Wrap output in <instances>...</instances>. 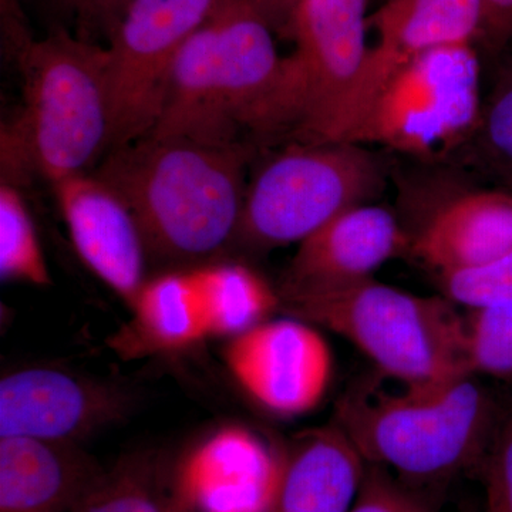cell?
Wrapping results in <instances>:
<instances>
[{"label":"cell","mask_w":512,"mask_h":512,"mask_svg":"<svg viewBox=\"0 0 512 512\" xmlns=\"http://www.w3.org/2000/svg\"><path fill=\"white\" fill-rule=\"evenodd\" d=\"M464 376L407 384L377 372L346 389L336 404L339 427L369 464L392 468L413 484H439L483 463L504 417L497 400Z\"/></svg>","instance_id":"7a4b0ae2"},{"label":"cell","mask_w":512,"mask_h":512,"mask_svg":"<svg viewBox=\"0 0 512 512\" xmlns=\"http://www.w3.org/2000/svg\"><path fill=\"white\" fill-rule=\"evenodd\" d=\"M281 308L349 340L377 372L397 382L431 384L473 376L466 319L444 296L413 295L372 278L281 299Z\"/></svg>","instance_id":"5b68a950"},{"label":"cell","mask_w":512,"mask_h":512,"mask_svg":"<svg viewBox=\"0 0 512 512\" xmlns=\"http://www.w3.org/2000/svg\"><path fill=\"white\" fill-rule=\"evenodd\" d=\"M222 356L239 387L276 416L312 412L332 382L329 343L318 326L291 315L228 339Z\"/></svg>","instance_id":"30bf717a"},{"label":"cell","mask_w":512,"mask_h":512,"mask_svg":"<svg viewBox=\"0 0 512 512\" xmlns=\"http://www.w3.org/2000/svg\"><path fill=\"white\" fill-rule=\"evenodd\" d=\"M282 473L275 450L245 427L215 431L184 458L173 495L190 512H268Z\"/></svg>","instance_id":"9a60e30c"},{"label":"cell","mask_w":512,"mask_h":512,"mask_svg":"<svg viewBox=\"0 0 512 512\" xmlns=\"http://www.w3.org/2000/svg\"><path fill=\"white\" fill-rule=\"evenodd\" d=\"M128 410L120 387L56 367H23L0 382V437L79 444Z\"/></svg>","instance_id":"8fae6325"},{"label":"cell","mask_w":512,"mask_h":512,"mask_svg":"<svg viewBox=\"0 0 512 512\" xmlns=\"http://www.w3.org/2000/svg\"><path fill=\"white\" fill-rule=\"evenodd\" d=\"M190 272L208 338H235L281 308L278 289L251 266L220 259Z\"/></svg>","instance_id":"ffe728a7"},{"label":"cell","mask_w":512,"mask_h":512,"mask_svg":"<svg viewBox=\"0 0 512 512\" xmlns=\"http://www.w3.org/2000/svg\"><path fill=\"white\" fill-rule=\"evenodd\" d=\"M483 114L471 43L436 47L397 70L345 143L439 160L471 143Z\"/></svg>","instance_id":"ba28073f"},{"label":"cell","mask_w":512,"mask_h":512,"mask_svg":"<svg viewBox=\"0 0 512 512\" xmlns=\"http://www.w3.org/2000/svg\"><path fill=\"white\" fill-rule=\"evenodd\" d=\"M369 0H302L274 90L252 141L335 143L340 117L365 66Z\"/></svg>","instance_id":"8992f818"},{"label":"cell","mask_w":512,"mask_h":512,"mask_svg":"<svg viewBox=\"0 0 512 512\" xmlns=\"http://www.w3.org/2000/svg\"><path fill=\"white\" fill-rule=\"evenodd\" d=\"M480 5L481 33L501 45L512 33V0H480Z\"/></svg>","instance_id":"f1b7e54d"},{"label":"cell","mask_w":512,"mask_h":512,"mask_svg":"<svg viewBox=\"0 0 512 512\" xmlns=\"http://www.w3.org/2000/svg\"><path fill=\"white\" fill-rule=\"evenodd\" d=\"M384 167L355 143H288L268 157L247 185L237 244L266 252L291 244L382 190Z\"/></svg>","instance_id":"52a82bcc"},{"label":"cell","mask_w":512,"mask_h":512,"mask_svg":"<svg viewBox=\"0 0 512 512\" xmlns=\"http://www.w3.org/2000/svg\"><path fill=\"white\" fill-rule=\"evenodd\" d=\"M153 458L133 454L104 470L70 512H170Z\"/></svg>","instance_id":"44dd1931"},{"label":"cell","mask_w":512,"mask_h":512,"mask_svg":"<svg viewBox=\"0 0 512 512\" xmlns=\"http://www.w3.org/2000/svg\"><path fill=\"white\" fill-rule=\"evenodd\" d=\"M444 298L471 311L512 305V252L483 264L440 272Z\"/></svg>","instance_id":"603a6c76"},{"label":"cell","mask_w":512,"mask_h":512,"mask_svg":"<svg viewBox=\"0 0 512 512\" xmlns=\"http://www.w3.org/2000/svg\"><path fill=\"white\" fill-rule=\"evenodd\" d=\"M23 109L2 136L3 177L42 175L50 184L92 173L111 144L107 46L69 30L15 47Z\"/></svg>","instance_id":"3957f363"},{"label":"cell","mask_w":512,"mask_h":512,"mask_svg":"<svg viewBox=\"0 0 512 512\" xmlns=\"http://www.w3.org/2000/svg\"><path fill=\"white\" fill-rule=\"evenodd\" d=\"M0 276L35 286L52 284L35 222L18 185H0Z\"/></svg>","instance_id":"7402d4cb"},{"label":"cell","mask_w":512,"mask_h":512,"mask_svg":"<svg viewBox=\"0 0 512 512\" xmlns=\"http://www.w3.org/2000/svg\"><path fill=\"white\" fill-rule=\"evenodd\" d=\"M130 311L109 342L127 359L180 352L208 338L190 268L147 279Z\"/></svg>","instance_id":"d6986e66"},{"label":"cell","mask_w":512,"mask_h":512,"mask_svg":"<svg viewBox=\"0 0 512 512\" xmlns=\"http://www.w3.org/2000/svg\"><path fill=\"white\" fill-rule=\"evenodd\" d=\"M63 19L73 23V35L90 40V32H104L107 39L123 19L133 0H46ZM93 42V40H92Z\"/></svg>","instance_id":"83f0119b"},{"label":"cell","mask_w":512,"mask_h":512,"mask_svg":"<svg viewBox=\"0 0 512 512\" xmlns=\"http://www.w3.org/2000/svg\"><path fill=\"white\" fill-rule=\"evenodd\" d=\"M367 461L336 424L302 431L282 448V473L268 512H350Z\"/></svg>","instance_id":"e0dca14e"},{"label":"cell","mask_w":512,"mask_h":512,"mask_svg":"<svg viewBox=\"0 0 512 512\" xmlns=\"http://www.w3.org/2000/svg\"><path fill=\"white\" fill-rule=\"evenodd\" d=\"M247 2L272 32L288 37L293 16L302 0H247Z\"/></svg>","instance_id":"f546056e"},{"label":"cell","mask_w":512,"mask_h":512,"mask_svg":"<svg viewBox=\"0 0 512 512\" xmlns=\"http://www.w3.org/2000/svg\"><path fill=\"white\" fill-rule=\"evenodd\" d=\"M232 0H133L110 36V150L147 136L163 106L175 59ZM109 150V151H110ZM107 151V153H109Z\"/></svg>","instance_id":"9c48e42d"},{"label":"cell","mask_w":512,"mask_h":512,"mask_svg":"<svg viewBox=\"0 0 512 512\" xmlns=\"http://www.w3.org/2000/svg\"><path fill=\"white\" fill-rule=\"evenodd\" d=\"M409 251L437 274L510 254L512 194L470 190L444 198L410 237Z\"/></svg>","instance_id":"2e32d148"},{"label":"cell","mask_w":512,"mask_h":512,"mask_svg":"<svg viewBox=\"0 0 512 512\" xmlns=\"http://www.w3.org/2000/svg\"><path fill=\"white\" fill-rule=\"evenodd\" d=\"M407 249L410 234L394 212L370 202L356 205L298 244L279 296L292 298L367 281Z\"/></svg>","instance_id":"4fadbf2b"},{"label":"cell","mask_w":512,"mask_h":512,"mask_svg":"<svg viewBox=\"0 0 512 512\" xmlns=\"http://www.w3.org/2000/svg\"><path fill=\"white\" fill-rule=\"evenodd\" d=\"M103 471L77 444L0 437V512H70Z\"/></svg>","instance_id":"ac0fdd59"},{"label":"cell","mask_w":512,"mask_h":512,"mask_svg":"<svg viewBox=\"0 0 512 512\" xmlns=\"http://www.w3.org/2000/svg\"><path fill=\"white\" fill-rule=\"evenodd\" d=\"M350 512H433L394 481L386 468L367 463L365 478Z\"/></svg>","instance_id":"4316f807"},{"label":"cell","mask_w":512,"mask_h":512,"mask_svg":"<svg viewBox=\"0 0 512 512\" xmlns=\"http://www.w3.org/2000/svg\"><path fill=\"white\" fill-rule=\"evenodd\" d=\"M369 28L377 40L340 117L336 143H345L397 70L427 50L473 43L481 33L480 0H387L370 16Z\"/></svg>","instance_id":"7c38bea8"},{"label":"cell","mask_w":512,"mask_h":512,"mask_svg":"<svg viewBox=\"0 0 512 512\" xmlns=\"http://www.w3.org/2000/svg\"><path fill=\"white\" fill-rule=\"evenodd\" d=\"M74 251L131 308L147 282L148 249L126 201L93 173L52 185Z\"/></svg>","instance_id":"5bb4252c"},{"label":"cell","mask_w":512,"mask_h":512,"mask_svg":"<svg viewBox=\"0 0 512 512\" xmlns=\"http://www.w3.org/2000/svg\"><path fill=\"white\" fill-rule=\"evenodd\" d=\"M466 353L471 375L512 380V305L468 312Z\"/></svg>","instance_id":"cb8c5ba5"},{"label":"cell","mask_w":512,"mask_h":512,"mask_svg":"<svg viewBox=\"0 0 512 512\" xmlns=\"http://www.w3.org/2000/svg\"><path fill=\"white\" fill-rule=\"evenodd\" d=\"M252 150L144 136L110 150L92 173L126 201L150 256L190 268L235 248Z\"/></svg>","instance_id":"6da1fadb"},{"label":"cell","mask_w":512,"mask_h":512,"mask_svg":"<svg viewBox=\"0 0 512 512\" xmlns=\"http://www.w3.org/2000/svg\"><path fill=\"white\" fill-rule=\"evenodd\" d=\"M274 35L247 0H232L178 53L147 136L248 144L281 70Z\"/></svg>","instance_id":"277c9868"},{"label":"cell","mask_w":512,"mask_h":512,"mask_svg":"<svg viewBox=\"0 0 512 512\" xmlns=\"http://www.w3.org/2000/svg\"><path fill=\"white\" fill-rule=\"evenodd\" d=\"M170 512H190L187 510V508H184L183 505L178 503L177 500H175L173 493H171V511Z\"/></svg>","instance_id":"4dcf8cb0"},{"label":"cell","mask_w":512,"mask_h":512,"mask_svg":"<svg viewBox=\"0 0 512 512\" xmlns=\"http://www.w3.org/2000/svg\"><path fill=\"white\" fill-rule=\"evenodd\" d=\"M471 143L481 164L512 188V62L484 104Z\"/></svg>","instance_id":"d4e9b609"},{"label":"cell","mask_w":512,"mask_h":512,"mask_svg":"<svg viewBox=\"0 0 512 512\" xmlns=\"http://www.w3.org/2000/svg\"><path fill=\"white\" fill-rule=\"evenodd\" d=\"M483 512H512V414L505 416L483 461Z\"/></svg>","instance_id":"484cf974"}]
</instances>
